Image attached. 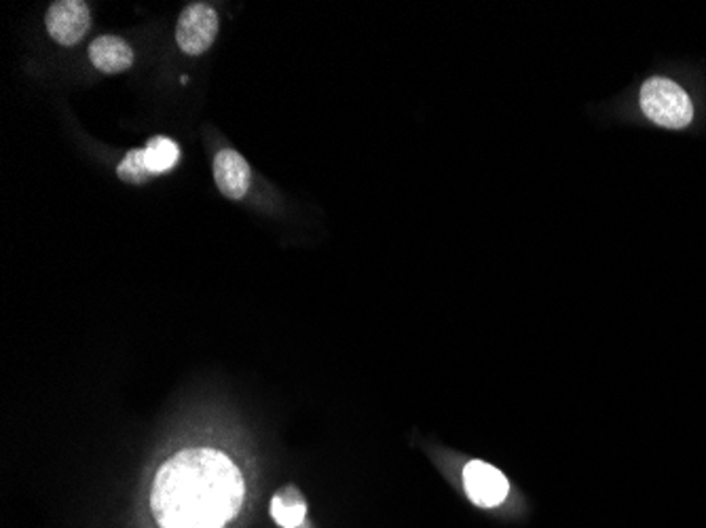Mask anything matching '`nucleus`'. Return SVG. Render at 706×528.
I'll return each instance as SVG.
<instances>
[{"instance_id":"obj_9","label":"nucleus","mask_w":706,"mask_h":528,"mask_svg":"<svg viewBox=\"0 0 706 528\" xmlns=\"http://www.w3.org/2000/svg\"><path fill=\"white\" fill-rule=\"evenodd\" d=\"M144 155H146V164H148L151 171L155 176L169 171L180 159V151H178L176 142H171L169 137H164V135L151 137L148 144L144 146Z\"/></svg>"},{"instance_id":"obj_6","label":"nucleus","mask_w":706,"mask_h":528,"mask_svg":"<svg viewBox=\"0 0 706 528\" xmlns=\"http://www.w3.org/2000/svg\"><path fill=\"white\" fill-rule=\"evenodd\" d=\"M214 180L225 197L241 199L250 191L252 171L237 151L225 148L214 159Z\"/></svg>"},{"instance_id":"obj_7","label":"nucleus","mask_w":706,"mask_h":528,"mask_svg":"<svg viewBox=\"0 0 706 528\" xmlns=\"http://www.w3.org/2000/svg\"><path fill=\"white\" fill-rule=\"evenodd\" d=\"M89 60L104 74H117L134 64V51L119 36H100L89 45Z\"/></svg>"},{"instance_id":"obj_3","label":"nucleus","mask_w":706,"mask_h":528,"mask_svg":"<svg viewBox=\"0 0 706 528\" xmlns=\"http://www.w3.org/2000/svg\"><path fill=\"white\" fill-rule=\"evenodd\" d=\"M218 34V15L210 4H189L176 26V43L187 56H202Z\"/></svg>"},{"instance_id":"obj_5","label":"nucleus","mask_w":706,"mask_h":528,"mask_svg":"<svg viewBox=\"0 0 706 528\" xmlns=\"http://www.w3.org/2000/svg\"><path fill=\"white\" fill-rule=\"evenodd\" d=\"M464 484L471 501L480 507H498L504 503L510 484L504 473L484 461H471L464 469Z\"/></svg>"},{"instance_id":"obj_10","label":"nucleus","mask_w":706,"mask_h":528,"mask_svg":"<svg viewBox=\"0 0 706 528\" xmlns=\"http://www.w3.org/2000/svg\"><path fill=\"white\" fill-rule=\"evenodd\" d=\"M117 176L128 182V184H144L151 178H155V173L151 171V167L146 164V155L144 148H137L125 155V159L121 161V166L117 169Z\"/></svg>"},{"instance_id":"obj_2","label":"nucleus","mask_w":706,"mask_h":528,"mask_svg":"<svg viewBox=\"0 0 706 528\" xmlns=\"http://www.w3.org/2000/svg\"><path fill=\"white\" fill-rule=\"evenodd\" d=\"M641 108L649 121L667 130H683L694 119L690 96L671 79L654 76L641 87Z\"/></svg>"},{"instance_id":"obj_8","label":"nucleus","mask_w":706,"mask_h":528,"mask_svg":"<svg viewBox=\"0 0 706 528\" xmlns=\"http://www.w3.org/2000/svg\"><path fill=\"white\" fill-rule=\"evenodd\" d=\"M271 514H273V520L282 528L303 527L304 514H307L303 495L292 487L279 491L273 496Z\"/></svg>"},{"instance_id":"obj_1","label":"nucleus","mask_w":706,"mask_h":528,"mask_svg":"<svg viewBox=\"0 0 706 528\" xmlns=\"http://www.w3.org/2000/svg\"><path fill=\"white\" fill-rule=\"evenodd\" d=\"M246 484L236 463L214 448H187L155 476L151 512L159 528H225L241 509Z\"/></svg>"},{"instance_id":"obj_4","label":"nucleus","mask_w":706,"mask_h":528,"mask_svg":"<svg viewBox=\"0 0 706 528\" xmlns=\"http://www.w3.org/2000/svg\"><path fill=\"white\" fill-rule=\"evenodd\" d=\"M89 9L81 0H60L47 11V31L56 43L64 47L76 45L89 31Z\"/></svg>"}]
</instances>
